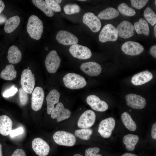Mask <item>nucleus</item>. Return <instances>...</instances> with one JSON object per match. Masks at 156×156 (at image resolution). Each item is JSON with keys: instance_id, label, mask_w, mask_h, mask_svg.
<instances>
[{"instance_id": "obj_29", "label": "nucleus", "mask_w": 156, "mask_h": 156, "mask_svg": "<svg viewBox=\"0 0 156 156\" xmlns=\"http://www.w3.org/2000/svg\"><path fill=\"white\" fill-rule=\"evenodd\" d=\"M121 120L125 127L131 131L136 130V125L128 113L127 112L123 113L121 115Z\"/></svg>"}, {"instance_id": "obj_24", "label": "nucleus", "mask_w": 156, "mask_h": 156, "mask_svg": "<svg viewBox=\"0 0 156 156\" xmlns=\"http://www.w3.org/2000/svg\"><path fill=\"white\" fill-rule=\"evenodd\" d=\"M135 30L137 34L149 36L150 28L146 20L143 18H140L138 21L134 24Z\"/></svg>"}, {"instance_id": "obj_47", "label": "nucleus", "mask_w": 156, "mask_h": 156, "mask_svg": "<svg viewBox=\"0 0 156 156\" xmlns=\"http://www.w3.org/2000/svg\"><path fill=\"white\" fill-rule=\"evenodd\" d=\"M0 156H3L2 146L0 143Z\"/></svg>"}, {"instance_id": "obj_26", "label": "nucleus", "mask_w": 156, "mask_h": 156, "mask_svg": "<svg viewBox=\"0 0 156 156\" xmlns=\"http://www.w3.org/2000/svg\"><path fill=\"white\" fill-rule=\"evenodd\" d=\"M119 14L118 11L115 8L109 7L100 12L98 17L102 20H111L117 17Z\"/></svg>"}, {"instance_id": "obj_10", "label": "nucleus", "mask_w": 156, "mask_h": 156, "mask_svg": "<svg viewBox=\"0 0 156 156\" xmlns=\"http://www.w3.org/2000/svg\"><path fill=\"white\" fill-rule=\"evenodd\" d=\"M96 117V114L94 111L90 109L87 110L80 116L78 121V126L81 129L89 128L94 124Z\"/></svg>"}, {"instance_id": "obj_15", "label": "nucleus", "mask_w": 156, "mask_h": 156, "mask_svg": "<svg viewBox=\"0 0 156 156\" xmlns=\"http://www.w3.org/2000/svg\"><path fill=\"white\" fill-rule=\"evenodd\" d=\"M56 38L60 44L64 45H72L77 44L78 38L70 32L64 30H61L57 33Z\"/></svg>"}, {"instance_id": "obj_37", "label": "nucleus", "mask_w": 156, "mask_h": 156, "mask_svg": "<svg viewBox=\"0 0 156 156\" xmlns=\"http://www.w3.org/2000/svg\"><path fill=\"white\" fill-rule=\"evenodd\" d=\"M27 93L22 88L19 89V94L20 101L21 104L23 105H26L28 102L29 97Z\"/></svg>"}, {"instance_id": "obj_49", "label": "nucleus", "mask_w": 156, "mask_h": 156, "mask_svg": "<svg viewBox=\"0 0 156 156\" xmlns=\"http://www.w3.org/2000/svg\"><path fill=\"white\" fill-rule=\"evenodd\" d=\"M55 1L58 3H61V2H62V0H55Z\"/></svg>"}, {"instance_id": "obj_17", "label": "nucleus", "mask_w": 156, "mask_h": 156, "mask_svg": "<svg viewBox=\"0 0 156 156\" xmlns=\"http://www.w3.org/2000/svg\"><path fill=\"white\" fill-rule=\"evenodd\" d=\"M86 101L87 104L94 110L103 112L108 109V105L106 103L101 100L96 95H91L88 96Z\"/></svg>"}, {"instance_id": "obj_18", "label": "nucleus", "mask_w": 156, "mask_h": 156, "mask_svg": "<svg viewBox=\"0 0 156 156\" xmlns=\"http://www.w3.org/2000/svg\"><path fill=\"white\" fill-rule=\"evenodd\" d=\"M71 112L69 110L65 108L63 104L58 103L51 114L53 119H56L58 122H60L69 118Z\"/></svg>"}, {"instance_id": "obj_12", "label": "nucleus", "mask_w": 156, "mask_h": 156, "mask_svg": "<svg viewBox=\"0 0 156 156\" xmlns=\"http://www.w3.org/2000/svg\"><path fill=\"white\" fill-rule=\"evenodd\" d=\"M44 97L43 88L40 87H36L32 93L31 107L35 111L40 109L42 106Z\"/></svg>"}, {"instance_id": "obj_44", "label": "nucleus", "mask_w": 156, "mask_h": 156, "mask_svg": "<svg viewBox=\"0 0 156 156\" xmlns=\"http://www.w3.org/2000/svg\"><path fill=\"white\" fill-rule=\"evenodd\" d=\"M7 20V17L5 15L0 14V25L4 23Z\"/></svg>"}, {"instance_id": "obj_28", "label": "nucleus", "mask_w": 156, "mask_h": 156, "mask_svg": "<svg viewBox=\"0 0 156 156\" xmlns=\"http://www.w3.org/2000/svg\"><path fill=\"white\" fill-rule=\"evenodd\" d=\"M20 21V17L16 15L7 20L5 25V31L8 33L13 32L19 25Z\"/></svg>"}, {"instance_id": "obj_34", "label": "nucleus", "mask_w": 156, "mask_h": 156, "mask_svg": "<svg viewBox=\"0 0 156 156\" xmlns=\"http://www.w3.org/2000/svg\"><path fill=\"white\" fill-rule=\"evenodd\" d=\"M81 9L79 5L76 4H68L64 7L65 13L68 15H71L79 12Z\"/></svg>"}, {"instance_id": "obj_23", "label": "nucleus", "mask_w": 156, "mask_h": 156, "mask_svg": "<svg viewBox=\"0 0 156 156\" xmlns=\"http://www.w3.org/2000/svg\"><path fill=\"white\" fill-rule=\"evenodd\" d=\"M7 58L9 62L16 64L20 62L22 59V53L19 49L13 45L9 48L8 51Z\"/></svg>"}, {"instance_id": "obj_52", "label": "nucleus", "mask_w": 156, "mask_h": 156, "mask_svg": "<svg viewBox=\"0 0 156 156\" xmlns=\"http://www.w3.org/2000/svg\"><path fill=\"white\" fill-rule=\"evenodd\" d=\"M79 1H86V0H78Z\"/></svg>"}, {"instance_id": "obj_7", "label": "nucleus", "mask_w": 156, "mask_h": 156, "mask_svg": "<svg viewBox=\"0 0 156 156\" xmlns=\"http://www.w3.org/2000/svg\"><path fill=\"white\" fill-rule=\"evenodd\" d=\"M69 51L73 57L81 60L89 59L92 55L91 51L88 48L77 44L71 45Z\"/></svg>"}, {"instance_id": "obj_42", "label": "nucleus", "mask_w": 156, "mask_h": 156, "mask_svg": "<svg viewBox=\"0 0 156 156\" xmlns=\"http://www.w3.org/2000/svg\"><path fill=\"white\" fill-rule=\"evenodd\" d=\"M156 123H154L153 125L151 131L152 138L154 140L156 139Z\"/></svg>"}, {"instance_id": "obj_5", "label": "nucleus", "mask_w": 156, "mask_h": 156, "mask_svg": "<svg viewBox=\"0 0 156 156\" xmlns=\"http://www.w3.org/2000/svg\"><path fill=\"white\" fill-rule=\"evenodd\" d=\"M118 34L116 27L111 24L105 25L99 36V41L102 43L107 41L114 42L118 39Z\"/></svg>"}, {"instance_id": "obj_25", "label": "nucleus", "mask_w": 156, "mask_h": 156, "mask_svg": "<svg viewBox=\"0 0 156 156\" xmlns=\"http://www.w3.org/2000/svg\"><path fill=\"white\" fill-rule=\"evenodd\" d=\"M17 71L15 69L14 65L9 64L7 65L5 68L1 72L0 77L5 80H12L16 77Z\"/></svg>"}, {"instance_id": "obj_22", "label": "nucleus", "mask_w": 156, "mask_h": 156, "mask_svg": "<svg viewBox=\"0 0 156 156\" xmlns=\"http://www.w3.org/2000/svg\"><path fill=\"white\" fill-rule=\"evenodd\" d=\"M12 125L11 119L8 116L6 115L0 116V133L5 136L9 134Z\"/></svg>"}, {"instance_id": "obj_20", "label": "nucleus", "mask_w": 156, "mask_h": 156, "mask_svg": "<svg viewBox=\"0 0 156 156\" xmlns=\"http://www.w3.org/2000/svg\"><path fill=\"white\" fill-rule=\"evenodd\" d=\"M153 78L152 73L146 70L134 75L132 78L131 81L133 85L139 86L149 81Z\"/></svg>"}, {"instance_id": "obj_46", "label": "nucleus", "mask_w": 156, "mask_h": 156, "mask_svg": "<svg viewBox=\"0 0 156 156\" xmlns=\"http://www.w3.org/2000/svg\"><path fill=\"white\" fill-rule=\"evenodd\" d=\"M121 156H137V155L134 154L127 153L122 155Z\"/></svg>"}, {"instance_id": "obj_54", "label": "nucleus", "mask_w": 156, "mask_h": 156, "mask_svg": "<svg viewBox=\"0 0 156 156\" xmlns=\"http://www.w3.org/2000/svg\"><path fill=\"white\" fill-rule=\"evenodd\" d=\"M131 109H130V110L129 111L131 112Z\"/></svg>"}, {"instance_id": "obj_45", "label": "nucleus", "mask_w": 156, "mask_h": 156, "mask_svg": "<svg viewBox=\"0 0 156 156\" xmlns=\"http://www.w3.org/2000/svg\"><path fill=\"white\" fill-rule=\"evenodd\" d=\"M5 5L3 2L0 0V14L3 10L4 9Z\"/></svg>"}, {"instance_id": "obj_40", "label": "nucleus", "mask_w": 156, "mask_h": 156, "mask_svg": "<svg viewBox=\"0 0 156 156\" xmlns=\"http://www.w3.org/2000/svg\"><path fill=\"white\" fill-rule=\"evenodd\" d=\"M23 132V129L22 127H19L15 130H12L9 134L10 136L13 138L22 134Z\"/></svg>"}, {"instance_id": "obj_27", "label": "nucleus", "mask_w": 156, "mask_h": 156, "mask_svg": "<svg viewBox=\"0 0 156 156\" xmlns=\"http://www.w3.org/2000/svg\"><path fill=\"white\" fill-rule=\"evenodd\" d=\"M139 140V138L138 135L129 134L124 137L122 141L125 145L126 149L129 151H132L134 150Z\"/></svg>"}, {"instance_id": "obj_8", "label": "nucleus", "mask_w": 156, "mask_h": 156, "mask_svg": "<svg viewBox=\"0 0 156 156\" xmlns=\"http://www.w3.org/2000/svg\"><path fill=\"white\" fill-rule=\"evenodd\" d=\"M82 21L94 32H97L101 29V21L93 13L89 12L85 13L83 17Z\"/></svg>"}, {"instance_id": "obj_41", "label": "nucleus", "mask_w": 156, "mask_h": 156, "mask_svg": "<svg viewBox=\"0 0 156 156\" xmlns=\"http://www.w3.org/2000/svg\"><path fill=\"white\" fill-rule=\"evenodd\" d=\"M11 156H26V155L23 150L19 148L15 150Z\"/></svg>"}, {"instance_id": "obj_39", "label": "nucleus", "mask_w": 156, "mask_h": 156, "mask_svg": "<svg viewBox=\"0 0 156 156\" xmlns=\"http://www.w3.org/2000/svg\"><path fill=\"white\" fill-rule=\"evenodd\" d=\"M17 91V88L13 86L10 88L4 91L3 95L4 97L8 98L14 96Z\"/></svg>"}, {"instance_id": "obj_43", "label": "nucleus", "mask_w": 156, "mask_h": 156, "mask_svg": "<svg viewBox=\"0 0 156 156\" xmlns=\"http://www.w3.org/2000/svg\"><path fill=\"white\" fill-rule=\"evenodd\" d=\"M150 53L151 55L154 57H156V45L152 46L150 49Z\"/></svg>"}, {"instance_id": "obj_16", "label": "nucleus", "mask_w": 156, "mask_h": 156, "mask_svg": "<svg viewBox=\"0 0 156 156\" xmlns=\"http://www.w3.org/2000/svg\"><path fill=\"white\" fill-rule=\"evenodd\" d=\"M127 104L135 109L144 108L146 104L145 99L142 96L134 94H130L125 96Z\"/></svg>"}, {"instance_id": "obj_1", "label": "nucleus", "mask_w": 156, "mask_h": 156, "mask_svg": "<svg viewBox=\"0 0 156 156\" xmlns=\"http://www.w3.org/2000/svg\"><path fill=\"white\" fill-rule=\"evenodd\" d=\"M27 29L32 38L39 40L41 38L43 31L42 22L37 16L32 15L28 19Z\"/></svg>"}, {"instance_id": "obj_51", "label": "nucleus", "mask_w": 156, "mask_h": 156, "mask_svg": "<svg viewBox=\"0 0 156 156\" xmlns=\"http://www.w3.org/2000/svg\"><path fill=\"white\" fill-rule=\"evenodd\" d=\"M48 48L47 47H46V48H45V50H48Z\"/></svg>"}, {"instance_id": "obj_38", "label": "nucleus", "mask_w": 156, "mask_h": 156, "mask_svg": "<svg viewBox=\"0 0 156 156\" xmlns=\"http://www.w3.org/2000/svg\"><path fill=\"white\" fill-rule=\"evenodd\" d=\"M100 148L97 147L90 148L87 149L85 152V156H102L98 154Z\"/></svg>"}, {"instance_id": "obj_3", "label": "nucleus", "mask_w": 156, "mask_h": 156, "mask_svg": "<svg viewBox=\"0 0 156 156\" xmlns=\"http://www.w3.org/2000/svg\"><path fill=\"white\" fill-rule=\"evenodd\" d=\"M56 143L59 145L71 146L75 145L76 139L72 133L63 131L56 132L53 135Z\"/></svg>"}, {"instance_id": "obj_31", "label": "nucleus", "mask_w": 156, "mask_h": 156, "mask_svg": "<svg viewBox=\"0 0 156 156\" xmlns=\"http://www.w3.org/2000/svg\"><path fill=\"white\" fill-rule=\"evenodd\" d=\"M118 9L119 13L125 16H132L136 14L134 9L129 7L125 3L120 4L118 6Z\"/></svg>"}, {"instance_id": "obj_9", "label": "nucleus", "mask_w": 156, "mask_h": 156, "mask_svg": "<svg viewBox=\"0 0 156 156\" xmlns=\"http://www.w3.org/2000/svg\"><path fill=\"white\" fill-rule=\"evenodd\" d=\"M115 125L114 119L112 117L108 118L100 122L98 131L103 137L108 138L111 135Z\"/></svg>"}, {"instance_id": "obj_48", "label": "nucleus", "mask_w": 156, "mask_h": 156, "mask_svg": "<svg viewBox=\"0 0 156 156\" xmlns=\"http://www.w3.org/2000/svg\"><path fill=\"white\" fill-rule=\"evenodd\" d=\"M154 34L155 37H156V25H155L154 27Z\"/></svg>"}, {"instance_id": "obj_11", "label": "nucleus", "mask_w": 156, "mask_h": 156, "mask_svg": "<svg viewBox=\"0 0 156 156\" xmlns=\"http://www.w3.org/2000/svg\"><path fill=\"white\" fill-rule=\"evenodd\" d=\"M121 50L126 54L135 56L141 53L144 50V47L137 42L127 41L122 45Z\"/></svg>"}, {"instance_id": "obj_4", "label": "nucleus", "mask_w": 156, "mask_h": 156, "mask_svg": "<svg viewBox=\"0 0 156 156\" xmlns=\"http://www.w3.org/2000/svg\"><path fill=\"white\" fill-rule=\"evenodd\" d=\"M22 88L27 93H32L35 84L34 74L29 69H24L22 72L21 79Z\"/></svg>"}, {"instance_id": "obj_14", "label": "nucleus", "mask_w": 156, "mask_h": 156, "mask_svg": "<svg viewBox=\"0 0 156 156\" xmlns=\"http://www.w3.org/2000/svg\"><path fill=\"white\" fill-rule=\"evenodd\" d=\"M32 148L39 156H46L50 151V147L48 143L41 138H37L33 139Z\"/></svg>"}, {"instance_id": "obj_36", "label": "nucleus", "mask_w": 156, "mask_h": 156, "mask_svg": "<svg viewBox=\"0 0 156 156\" xmlns=\"http://www.w3.org/2000/svg\"><path fill=\"white\" fill-rule=\"evenodd\" d=\"M131 5L135 9L140 10L145 6L148 1V0H131Z\"/></svg>"}, {"instance_id": "obj_50", "label": "nucleus", "mask_w": 156, "mask_h": 156, "mask_svg": "<svg viewBox=\"0 0 156 156\" xmlns=\"http://www.w3.org/2000/svg\"><path fill=\"white\" fill-rule=\"evenodd\" d=\"M73 156H83L79 154H75Z\"/></svg>"}, {"instance_id": "obj_13", "label": "nucleus", "mask_w": 156, "mask_h": 156, "mask_svg": "<svg viewBox=\"0 0 156 156\" xmlns=\"http://www.w3.org/2000/svg\"><path fill=\"white\" fill-rule=\"evenodd\" d=\"M118 34L121 38L127 39L133 36L135 33L134 26L130 22L126 20L120 22L116 28Z\"/></svg>"}, {"instance_id": "obj_19", "label": "nucleus", "mask_w": 156, "mask_h": 156, "mask_svg": "<svg viewBox=\"0 0 156 156\" xmlns=\"http://www.w3.org/2000/svg\"><path fill=\"white\" fill-rule=\"evenodd\" d=\"M80 68L83 72L91 76L99 75L102 71L101 65L94 62L83 63L81 65Z\"/></svg>"}, {"instance_id": "obj_21", "label": "nucleus", "mask_w": 156, "mask_h": 156, "mask_svg": "<svg viewBox=\"0 0 156 156\" xmlns=\"http://www.w3.org/2000/svg\"><path fill=\"white\" fill-rule=\"evenodd\" d=\"M60 94L56 90H52L46 97L47 103V112L48 114H51L55 108V104L58 103Z\"/></svg>"}, {"instance_id": "obj_35", "label": "nucleus", "mask_w": 156, "mask_h": 156, "mask_svg": "<svg viewBox=\"0 0 156 156\" xmlns=\"http://www.w3.org/2000/svg\"><path fill=\"white\" fill-rule=\"evenodd\" d=\"M45 2L49 8L53 11L60 12L61 11V8L60 5L55 0H45Z\"/></svg>"}, {"instance_id": "obj_53", "label": "nucleus", "mask_w": 156, "mask_h": 156, "mask_svg": "<svg viewBox=\"0 0 156 156\" xmlns=\"http://www.w3.org/2000/svg\"><path fill=\"white\" fill-rule=\"evenodd\" d=\"M155 4L156 5V0L155 1Z\"/></svg>"}, {"instance_id": "obj_2", "label": "nucleus", "mask_w": 156, "mask_h": 156, "mask_svg": "<svg viewBox=\"0 0 156 156\" xmlns=\"http://www.w3.org/2000/svg\"><path fill=\"white\" fill-rule=\"evenodd\" d=\"M65 86L71 89H77L84 87L87 82L84 77L75 73H69L63 78Z\"/></svg>"}, {"instance_id": "obj_32", "label": "nucleus", "mask_w": 156, "mask_h": 156, "mask_svg": "<svg viewBox=\"0 0 156 156\" xmlns=\"http://www.w3.org/2000/svg\"><path fill=\"white\" fill-rule=\"evenodd\" d=\"M144 16L146 21L152 26H154L156 24V14L150 7H148L145 9Z\"/></svg>"}, {"instance_id": "obj_33", "label": "nucleus", "mask_w": 156, "mask_h": 156, "mask_svg": "<svg viewBox=\"0 0 156 156\" xmlns=\"http://www.w3.org/2000/svg\"><path fill=\"white\" fill-rule=\"evenodd\" d=\"M92 133V130L91 129L88 128L76 130L75 134L81 139L88 140L90 139Z\"/></svg>"}, {"instance_id": "obj_30", "label": "nucleus", "mask_w": 156, "mask_h": 156, "mask_svg": "<svg viewBox=\"0 0 156 156\" xmlns=\"http://www.w3.org/2000/svg\"><path fill=\"white\" fill-rule=\"evenodd\" d=\"M32 1L36 7L43 11L47 16L52 17L53 16L54 12L49 8L45 1L42 0H33Z\"/></svg>"}, {"instance_id": "obj_6", "label": "nucleus", "mask_w": 156, "mask_h": 156, "mask_svg": "<svg viewBox=\"0 0 156 156\" xmlns=\"http://www.w3.org/2000/svg\"><path fill=\"white\" fill-rule=\"evenodd\" d=\"M60 62V58L56 51H51L47 55L45 59V64L47 70L50 73H56Z\"/></svg>"}]
</instances>
